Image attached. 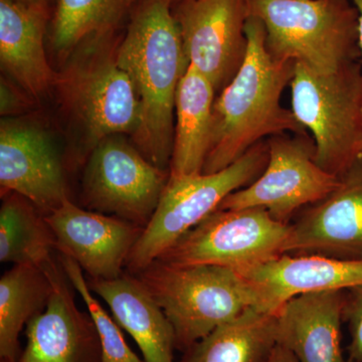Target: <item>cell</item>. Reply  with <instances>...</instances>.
<instances>
[{"label": "cell", "instance_id": "20", "mask_svg": "<svg viewBox=\"0 0 362 362\" xmlns=\"http://www.w3.org/2000/svg\"><path fill=\"white\" fill-rule=\"evenodd\" d=\"M216 98L213 84L188 66L176 90L170 177L202 173L211 142Z\"/></svg>", "mask_w": 362, "mask_h": 362}, {"label": "cell", "instance_id": "30", "mask_svg": "<svg viewBox=\"0 0 362 362\" xmlns=\"http://www.w3.org/2000/svg\"><path fill=\"white\" fill-rule=\"evenodd\" d=\"M18 1L25 2V4H33V6L49 7V0H18Z\"/></svg>", "mask_w": 362, "mask_h": 362}, {"label": "cell", "instance_id": "24", "mask_svg": "<svg viewBox=\"0 0 362 362\" xmlns=\"http://www.w3.org/2000/svg\"><path fill=\"white\" fill-rule=\"evenodd\" d=\"M142 0H58L49 39L59 59H66L94 37L113 35Z\"/></svg>", "mask_w": 362, "mask_h": 362}, {"label": "cell", "instance_id": "19", "mask_svg": "<svg viewBox=\"0 0 362 362\" xmlns=\"http://www.w3.org/2000/svg\"><path fill=\"white\" fill-rule=\"evenodd\" d=\"M90 290L102 298L120 327L133 337L144 362H175V334L156 299L137 277L92 280Z\"/></svg>", "mask_w": 362, "mask_h": 362}, {"label": "cell", "instance_id": "23", "mask_svg": "<svg viewBox=\"0 0 362 362\" xmlns=\"http://www.w3.org/2000/svg\"><path fill=\"white\" fill-rule=\"evenodd\" d=\"M0 209V261L45 269L56 239L42 211L16 192H7ZM2 195V197H4Z\"/></svg>", "mask_w": 362, "mask_h": 362}, {"label": "cell", "instance_id": "32", "mask_svg": "<svg viewBox=\"0 0 362 362\" xmlns=\"http://www.w3.org/2000/svg\"><path fill=\"white\" fill-rule=\"evenodd\" d=\"M346 362H351V361H349V359H347V361H346Z\"/></svg>", "mask_w": 362, "mask_h": 362}, {"label": "cell", "instance_id": "15", "mask_svg": "<svg viewBox=\"0 0 362 362\" xmlns=\"http://www.w3.org/2000/svg\"><path fill=\"white\" fill-rule=\"evenodd\" d=\"M44 270L52 292L44 310L26 325V344L18 362H102L94 322L76 305L73 285L61 264L52 261Z\"/></svg>", "mask_w": 362, "mask_h": 362}, {"label": "cell", "instance_id": "4", "mask_svg": "<svg viewBox=\"0 0 362 362\" xmlns=\"http://www.w3.org/2000/svg\"><path fill=\"white\" fill-rule=\"evenodd\" d=\"M173 325L176 349L190 346L249 308L251 286L235 270L216 265L175 266L154 261L136 276Z\"/></svg>", "mask_w": 362, "mask_h": 362}, {"label": "cell", "instance_id": "25", "mask_svg": "<svg viewBox=\"0 0 362 362\" xmlns=\"http://www.w3.org/2000/svg\"><path fill=\"white\" fill-rule=\"evenodd\" d=\"M59 263L66 277L82 298L88 313L94 322L102 347V362H144L133 352L126 342L120 326L112 318L93 295L89 283L86 281L84 271L77 262L66 255H59Z\"/></svg>", "mask_w": 362, "mask_h": 362}, {"label": "cell", "instance_id": "26", "mask_svg": "<svg viewBox=\"0 0 362 362\" xmlns=\"http://www.w3.org/2000/svg\"><path fill=\"white\" fill-rule=\"evenodd\" d=\"M343 321L347 324L350 341L347 359L351 362L362 361V285L345 291Z\"/></svg>", "mask_w": 362, "mask_h": 362}, {"label": "cell", "instance_id": "12", "mask_svg": "<svg viewBox=\"0 0 362 362\" xmlns=\"http://www.w3.org/2000/svg\"><path fill=\"white\" fill-rule=\"evenodd\" d=\"M0 187L1 195H23L45 216L68 201L61 157L42 124L18 117L2 118Z\"/></svg>", "mask_w": 362, "mask_h": 362}, {"label": "cell", "instance_id": "27", "mask_svg": "<svg viewBox=\"0 0 362 362\" xmlns=\"http://www.w3.org/2000/svg\"><path fill=\"white\" fill-rule=\"evenodd\" d=\"M21 90L14 87L13 83L6 78H1L0 84V111L1 115L6 117L16 116L28 109V95L21 94Z\"/></svg>", "mask_w": 362, "mask_h": 362}, {"label": "cell", "instance_id": "8", "mask_svg": "<svg viewBox=\"0 0 362 362\" xmlns=\"http://www.w3.org/2000/svg\"><path fill=\"white\" fill-rule=\"evenodd\" d=\"M289 235L290 223L275 220L266 209H216L157 261L240 272L284 255Z\"/></svg>", "mask_w": 362, "mask_h": 362}, {"label": "cell", "instance_id": "11", "mask_svg": "<svg viewBox=\"0 0 362 362\" xmlns=\"http://www.w3.org/2000/svg\"><path fill=\"white\" fill-rule=\"evenodd\" d=\"M173 11L188 66L213 84L218 96L246 58L247 0H176Z\"/></svg>", "mask_w": 362, "mask_h": 362}, {"label": "cell", "instance_id": "17", "mask_svg": "<svg viewBox=\"0 0 362 362\" xmlns=\"http://www.w3.org/2000/svg\"><path fill=\"white\" fill-rule=\"evenodd\" d=\"M345 291L311 293L288 300L275 313L277 344L299 362H346L341 346Z\"/></svg>", "mask_w": 362, "mask_h": 362}, {"label": "cell", "instance_id": "2", "mask_svg": "<svg viewBox=\"0 0 362 362\" xmlns=\"http://www.w3.org/2000/svg\"><path fill=\"white\" fill-rule=\"evenodd\" d=\"M245 30L247 51L244 63L214 100L204 175L228 168L265 138L308 133L281 103L296 63L269 54L265 28L258 18L250 16Z\"/></svg>", "mask_w": 362, "mask_h": 362}, {"label": "cell", "instance_id": "9", "mask_svg": "<svg viewBox=\"0 0 362 362\" xmlns=\"http://www.w3.org/2000/svg\"><path fill=\"white\" fill-rule=\"evenodd\" d=\"M269 159L254 182L226 197L218 209H264L275 220L292 216L321 201L337 187L338 176L315 161V143L308 133H284L267 138Z\"/></svg>", "mask_w": 362, "mask_h": 362}, {"label": "cell", "instance_id": "1", "mask_svg": "<svg viewBox=\"0 0 362 362\" xmlns=\"http://www.w3.org/2000/svg\"><path fill=\"white\" fill-rule=\"evenodd\" d=\"M173 6V0H142L116 49L141 106L135 146L165 171L173 156L176 90L188 68Z\"/></svg>", "mask_w": 362, "mask_h": 362}, {"label": "cell", "instance_id": "3", "mask_svg": "<svg viewBox=\"0 0 362 362\" xmlns=\"http://www.w3.org/2000/svg\"><path fill=\"white\" fill-rule=\"evenodd\" d=\"M276 59L329 74L361 59L357 11L349 0H247Z\"/></svg>", "mask_w": 362, "mask_h": 362}, {"label": "cell", "instance_id": "6", "mask_svg": "<svg viewBox=\"0 0 362 362\" xmlns=\"http://www.w3.org/2000/svg\"><path fill=\"white\" fill-rule=\"evenodd\" d=\"M291 111L315 143V161L339 175L362 153V65L323 74L296 63Z\"/></svg>", "mask_w": 362, "mask_h": 362}, {"label": "cell", "instance_id": "29", "mask_svg": "<svg viewBox=\"0 0 362 362\" xmlns=\"http://www.w3.org/2000/svg\"><path fill=\"white\" fill-rule=\"evenodd\" d=\"M357 11V21H358V45L362 59V0H349Z\"/></svg>", "mask_w": 362, "mask_h": 362}, {"label": "cell", "instance_id": "10", "mask_svg": "<svg viewBox=\"0 0 362 362\" xmlns=\"http://www.w3.org/2000/svg\"><path fill=\"white\" fill-rule=\"evenodd\" d=\"M168 180L169 171L151 163L122 135H113L102 140L86 159L83 195L93 211L145 228Z\"/></svg>", "mask_w": 362, "mask_h": 362}, {"label": "cell", "instance_id": "14", "mask_svg": "<svg viewBox=\"0 0 362 362\" xmlns=\"http://www.w3.org/2000/svg\"><path fill=\"white\" fill-rule=\"evenodd\" d=\"M45 216L59 254L77 262L92 280L123 275L142 226L116 216L86 211L68 199Z\"/></svg>", "mask_w": 362, "mask_h": 362}, {"label": "cell", "instance_id": "18", "mask_svg": "<svg viewBox=\"0 0 362 362\" xmlns=\"http://www.w3.org/2000/svg\"><path fill=\"white\" fill-rule=\"evenodd\" d=\"M49 7L0 0V63L28 96L37 99L58 83L45 51Z\"/></svg>", "mask_w": 362, "mask_h": 362}, {"label": "cell", "instance_id": "7", "mask_svg": "<svg viewBox=\"0 0 362 362\" xmlns=\"http://www.w3.org/2000/svg\"><path fill=\"white\" fill-rule=\"evenodd\" d=\"M268 159L266 139L218 173L169 176L158 206L128 258L126 265L129 270L139 273L156 261L185 233L218 209L226 197L254 182L263 173Z\"/></svg>", "mask_w": 362, "mask_h": 362}, {"label": "cell", "instance_id": "22", "mask_svg": "<svg viewBox=\"0 0 362 362\" xmlns=\"http://www.w3.org/2000/svg\"><path fill=\"white\" fill-rule=\"evenodd\" d=\"M52 285L49 274L37 267L14 265L0 279V359L18 362L20 335L25 325L49 301Z\"/></svg>", "mask_w": 362, "mask_h": 362}, {"label": "cell", "instance_id": "34", "mask_svg": "<svg viewBox=\"0 0 362 362\" xmlns=\"http://www.w3.org/2000/svg\"><path fill=\"white\" fill-rule=\"evenodd\" d=\"M362 362V361H361Z\"/></svg>", "mask_w": 362, "mask_h": 362}, {"label": "cell", "instance_id": "33", "mask_svg": "<svg viewBox=\"0 0 362 362\" xmlns=\"http://www.w3.org/2000/svg\"><path fill=\"white\" fill-rule=\"evenodd\" d=\"M176 1V0H173V2Z\"/></svg>", "mask_w": 362, "mask_h": 362}, {"label": "cell", "instance_id": "5", "mask_svg": "<svg viewBox=\"0 0 362 362\" xmlns=\"http://www.w3.org/2000/svg\"><path fill=\"white\" fill-rule=\"evenodd\" d=\"M111 37H94L80 45L82 54L58 80L66 111L81 134L82 158L105 138L134 135L141 120L139 97L117 63Z\"/></svg>", "mask_w": 362, "mask_h": 362}, {"label": "cell", "instance_id": "13", "mask_svg": "<svg viewBox=\"0 0 362 362\" xmlns=\"http://www.w3.org/2000/svg\"><path fill=\"white\" fill-rule=\"evenodd\" d=\"M284 254L362 261V153L327 197L299 211Z\"/></svg>", "mask_w": 362, "mask_h": 362}, {"label": "cell", "instance_id": "31", "mask_svg": "<svg viewBox=\"0 0 362 362\" xmlns=\"http://www.w3.org/2000/svg\"><path fill=\"white\" fill-rule=\"evenodd\" d=\"M0 362H13V361H4V359H0Z\"/></svg>", "mask_w": 362, "mask_h": 362}, {"label": "cell", "instance_id": "28", "mask_svg": "<svg viewBox=\"0 0 362 362\" xmlns=\"http://www.w3.org/2000/svg\"><path fill=\"white\" fill-rule=\"evenodd\" d=\"M268 362H299L296 356L285 347L276 345Z\"/></svg>", "mask_w": 362, "mask_h": 362}, {"label": "cell", "instance_id": "21", "mask_svg": "<svg viewBox=\"0 0 362 362\" xmlns=\"http://www.w3.org/2000/svg\"><path fill=\"white\" fill-rule=\"evenodd\" d=\"M276 345L275 314L249 308L194 343L178 362H268Z\"/></svg>", "mask_w": 362, "mask_h": 362}, {"label": "cell", "instance_id": "16", "mask_svg": "<svg viewBox=\"0 0 362 362\" xmlns=\"http://www.w3.org/2000/svg\"><path fill=\"white\" fill-rule=\"evenodd\" d=\"M239 273L255 293V309L270 314L300 295L362 285V261L320 255H281Z\"/></svg>", "mask_w": 362, "mask_h": 362}]
</instances>
